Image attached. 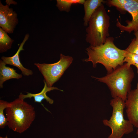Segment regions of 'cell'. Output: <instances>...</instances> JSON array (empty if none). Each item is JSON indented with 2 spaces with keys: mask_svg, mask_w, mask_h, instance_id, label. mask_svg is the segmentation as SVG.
<instances>
[{
  "mask_svg": "<svg viewBox=\"0 0 138 138\" xmlns=\"http://www.w3.org/2000/svg\"><path fill=\"white\" fill-rule=\"evenodd\" d=\"M114 40L113 38L109 37L103 44L96 46L90 45L85 50L88 57L84 59L83 61L91 62L94 67L97 63L101 64L108 73L123 65L126 51L117 47Z\"/></svg>",
  "mask_w": 138,
  "mask_h": 138,
  "instance_id": "1",
  "label": "cell"
},
{
  "mask_svg": "<svg viewBox=\"0 0 138 138\" xmlns=\"http://www.w3.org/2000/svg\"><path fill=\"white\" fill-rule=\"evenodd\" d=\"M134 76L132 68L126 63L103 77H92L107 85L113 98L118 97L125 101L131 90V83Z\"/></svg>",
  "mask_w": 138,
  "mask_h": 138,
  "instance_id": "2",
  "label": "cell"
},
{
  "mask_svg": "<svg viewBox=\"0 0 138 138\" xmlns=\"http://www.w3.org/2000/svg\"><path fill=\"white\" fill-rule=\"evenodd\" d=\"M5 111L8 127L20 133L30 127L36 117L34 107L19 98L9 102Z\"/></svg>",
  "mask_w": 138,
  "mask_h": 138,
  "instance_id": "3",
  "label": "cell"
},
{
  "mask_svg": "<svg viewBox=\"0 0 138 138\" xmlns=\"http://www.w3.org/2000/svg\"><path fill=\"white\" fill-rule=\"evenodd\" d=\"M110 25V17L102 4L96 9L89 21L85 41L93 46L104 44L109 36Z\"/></svg>",
  "mask_w": 138,
  "mask_h": 138,
  "instance_id": "4",
  "label": "cell"
},
{
  "mask_svg": "<svg viewBox=\"0 0 138 138\" xmlns=\"http://www.w3.org/2000/svg\"><path fill=\"white\" fill-rule=\"evenodd\" d=\"M110 105L112 108L111 116L109 119L102 120L104 125L111 130L108 138H122L124 134L132 132L134 127L129 120L124 118L125 101L119 98H113L110 100Z\"/></svg>",
  "mask_w": 138,
  "mask_h": 138,
  "instance_id": "5",
  "label": "cell"
},
{
  "mask_svg": "<svg viewBox=\"0 0 138 138\" xmlns=\"http://www.w3.org/2000/svg\"><path fill=\"white\" fill-rule=\"evenodd\" d=\"M73 60L72 56L61 53L60 60L52 64L35 63L34 64L42 75L47 86L51 87L61 77Z\"/></svg>",
  "mask_w": 138,
  "mask_h": 138,
  "instance_id": "6",
  "label": "cell"
},
{
  "mask_svg": "<svg viewBox=\"0 0 138 138\" xmlns=\"http://www.w3.org/2000/svg\"><path fill=\"white\" fill-rule=\"evenodd\" d=\"M108 3L110 5L128 12L132 16V20L127 21L126 25L117 21L116 26L121 31L130 33L138 30V0H111Z\"/></svg>",
  "mask_w": 138,
  "mask_h": 138,
  "instance_id": "7",
  "label": "cell"
},
{
  "mask_svg": "<svg viewBox=\"0 0 138 138\" xmlns=\"http://www.w3.org/2000/svg\"><path fill=\"white\" fill-rule=\"evenodd\" d=\"M17 14L9 5L0 2V26L7 33H12L18 24Z\"/></svg>",
  "mask_w": 138,
  "mask_h": 138,
  "instance_id": "8",
  "label": "cell"
},
{
  "mask_svg": "<svg viewBox=\"0 0 138 138\" xmlns=\"http://www.w3.org/2000/svg\"><path fill=\"white\" fill-rule=\"evenodd\" d=\"M126 113L128 120L134 127L138 128V89L131 90L125 101Z\"/></svg>",
  "mask_w": 138,
  "mask_h": 138,
  "instance_id": "9",
  "label": "cell"
},
{
  "mask_svg": "<svg viewBox=\"0 0 138 138\" xmlns=\"http://www.w3.org/2000/svg\"><path fill=\"white\" fill-rule=\"evenodd\" d=\"M29 36L28 34H26L17 51L14 55L9 57L3 56L1 58V60L6 64L12 65L17 67L21 70L22 74L25 76L32 75L33 73L32 70L25 68L23 66L20 61L19 54L21 51L24 50L23 48V46L28 39Z\"/></svg>",
  "mask_w": 138,
  "mask_h": 138,
  "instance_id": "10",
  "label": "cell"
},
{
  "mask_svg": "<svg viewBox=\"0 0 138 138\" xmlns=\"http://www.w3.org/2000/svg\"><path fill=\"white\" fill-rule=\"evenodd\" d=\"M44 87L40 93L35 94L31 93L28 92H26L27 94L24 95L21 93L19 96V98L21 99L24 100L25 98H29L30 99L33 97V98L35 102L41 103L42 101L44 99H45L46 101L49 103L52 104L54 101L47 96L46 93L51 90H59L61 91L63 90L59 89L57 88L54 87H48L46 82L44 80Z\"/></svg>",
  "mask_w": 138,
  "mask_h": 138,
  "instance_id": "11",
  "label": "cell"
},
{
  "mask_svg": "<svg viewBox=\"0 0 138 138\" xmlns=\"http://www.w3.org/2000/svg\"><path fill=\"white\" fill-rule=\"evenodd\" d=\"M6 64L2 60H0V87H3L4 83L11 79H19L22 77L21 74L16 72L14 68L6 66Z\"/></svg>",
  "mask_w": 138,
  "mask_h": 138,
  "instance_id": "12",
  "label": "cell"
},
{
  "mask_svg": "<svg viewBox=\"0 0 138 138\" xmlns=\"http://www.w3.org/2000/svg\"><path fill=\"white\" fill-rule=\"evenodd\" d=\"M103 0H86L83 4L84 15L83 18L84 25L87 26L89 21L96 9L105 3Z\"/></svg>",
  "mask_w": 138,
  "mask_h": 138,
  "instance_id": "13",
  "label": "cell"
},
{
  "mask_svg": "<svg viewBox=\"0 0 138 138\" xmlns=\"http://www.w3.org/2000/svg\"><path fill=\"white\" fill-rule=\"evenodd\" d=\"M14 40L8 35L7 33L0 28V52L7 51L12 47Z\"/></svg>",
  "mask_w": 138,
  "mask_h": 138,
  "instance_id": "14",
  "label": "cell"
},
{
  "mask_svg": "<svg viewBox=\"0 0 138 138\" xmlns=\"http://www.w3.org/2000/svg\"><path fill=\"white\" fill-rule=\"evenodd\" d=\"M84 0H57L56 6L61 12H69L72 5L74 4H83Z\"/></svg>",
  "mask_w": 138,
  "mask_h": 138,
  "instance_id": "15",
  "label": "cell"
},
{
  "mask_svg": "<svg viewBox=\"0 0 138 138\" xmlns=\"http://www.w3.org/2000/svg\"><path fill=\"white\" fill-rule=\"evenodd\" d=\"M9 102L2 100H0V128L4 129L8 125V121L7 118L4 116V110L8 107Z\"/></svg>",
  "mask_w": 138,
  "mask_h": 138,
  "instance_id": "16",
  "label": "cell"
},
{
  "mask_svg": "<svg viewBox=\"0 0 138 138\" xmlns=\"http://www.w3.org/2000/svg\"><path fill=\"white\" fill-rule=\"evenodd\" d=\"M123 62H126L129 66L133 65L137 68L138 66V55L126 51Z\"/></svg>",
  "mask_w": 138,
  "mask_h": 138,
  "instance_id": "17",
  "label": "cell"
},
{
  "mask_svg": "<svg viewBox=\"0 0 138 138\" xmlns=\"http://www.w3.org/2000/svg\"><path fill=\"white\" fill-rule=\"evenodd\" d=\"M127 52L138 55V40L135 38L132 40L131 43L125 50Z\"/></svg>",
  "mask_w": 138,
  "mask_h": 138,
  "instance_id": "18",
  "label": "cell"
},
{
  "mask_svg": "<svg viewBox=\"0 0 138 138\" xmlns=\"http://www.w3.org/2000/svg\"><path fill=\"white\" fill-rule=\"evenodd\" d=\"M134 34L135 36V38L138 40V30L134 31Z\"/></svg>",
  "mask_w": 138,
  "mask_h": 138,
  "instance_id": "19",
  "label": "cell"
},
{
  "mask_svg": "<svg viewBox=\"0 0 138 138\" xmlns=\"http://www.w3.org/2000/svg\"><path fill=\"white\" fill-rule=\"evenodd\" d=\"M137 73H138V66L137 67ZM136 88H137V89H138V80L137 82V84Z\"/></svg>",
  "mask_w": 138,
  "mask_h": 138,
  "instance_id": "20",
  "label": "cell"
},
{
  "mask_svg": "<svg viewBox=\"0 0 138 138\" xmlns=\"http://www.w3.org/2000/svg\"><path fill=\"white\" fill-rule=\"evenodd\" d=\"M136 134L137 135H138V129H137V131H136Z\"/></svg>",
  "mask_w": 138,
  "mask_h": 138,
  "instance_id": "21",
  "label": "cell"
},
{
  "mask_svg": "<svg viewBox=\"0 0 138 138\" xmlns=\"http://www.w3.org/2000/svg\"><path fill=\"white\" fill-rule=\"evenodd\" d=\"M0 138H8V137H7V136H6V137H0Z\"/></svg>",
  "mask_w": 138,
  "mask_h": 138,
  "instance_id": "22",
  "label": "cell"
}]
</instances>
